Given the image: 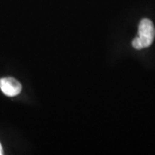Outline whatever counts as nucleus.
I'll return each mask as SVG.
<instances>
[{
  "label": "nucleus",
  "mask_w": 155,
  "mask_h": 155,
  "mask_svg": "<svg viewBox=\"0 0 155 155\" xmlns=\"http://www.w3.org/2000/svg\"><path fill=\"white\" fill-rule=\"evenodd\" d=\"M0 89L2 92L8 97H15L22 91V84L14 78H0Z\"/></svg>",
  "instance_id": "f03ea898"
},
{
  "label": "nucleus",
  "mask_w": 155,
  "mask_h": 155,
  "mask_svg": "<svg viewBox=\"0 0 155 155\" xmlns=\"http://www.w3.org/2000/svg\"><path fill=\"white\" fill-rule=\"evenodd\" d=\"M138 38L141 48H148L153 42L155 38V28L149 19H142L139 24Z\"/></svg>",
  "instance_id": "f257e3e1"
},
{
  "label": "nucleus",
  "mask_w": 155,
  "mask_h": 155,
  "mask_svg": "<svg viewBox=\"0 0 155 155\" xmlns=\"http://www.w3.org/2000/svg\"><path fill=\"white\" fill-rule=\"evenodd\" d=\"M4 154V151H3V147H2V145L0 143V155Z\"/></svg>",
  "instance_id": "7ed1b4c3"
}]
</instances>
